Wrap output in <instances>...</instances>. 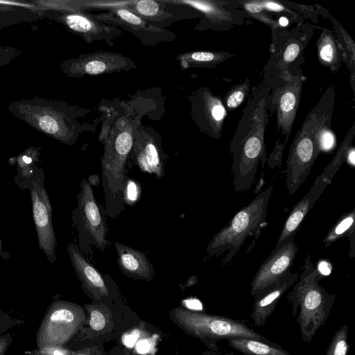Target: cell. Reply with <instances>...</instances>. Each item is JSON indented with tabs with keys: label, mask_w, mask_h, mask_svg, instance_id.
<instances>
[{
	"label": "cell",
	"mask_w": 355,
	"mask_h": 355,
	"mask_svg": "<svg viewBox=\"0 0 355 355\" xmlns=\"http://www.w3.org/2000/svg\"><path fill=\"white\" fill-rule=\"evenodd\" d=\"M268 105L265 91L254 89L230 144L233 184L236 192L245 191L252 186L259 162L263 167L267 161L264 132Z\"/></svg>",
	"instance_id": "cell-1"
},
{
	"label": "cell",
	"mask_w": 355,
	"mask_h": 355,
	"mask_svg": "<svg viewBox=\"0 0 355 355\" xmlns=\"http://www.w3.org/2000/svg\"><path fill=\"white\" fill-rule=\"evenodd\" d=\"M7 110L37 131L69 146L73 145L80 133L89 128L77 120L87 110L62 101L40 97L23 98L10 102Z\"/></svg>",
	"instance_id": "cell-2"
},
{
	"label": "cell",
	"mask_w": 355,
	"mask_h": 355,
	"mask_svg": "<svg viewBox=\"0 0 355 355\" xmlns=\"http://www.w3.org/2000/svg\"><path fill=\"white\" fill-rule=\"evenodd\" d=\"M320 279L308 253L303 271L287 296L293 316L299 311L297 322L302 339L306 343H310L318 329L327 322L335 301V295L328 293L319 284Z\"/></svg>",
	"instance_id": "cell-3"
},
{
	"label": "cell",
	"mask_w": 355,
	"mask_h": 355,
	"mask_svg": "<svg viewBox=\"0 0 355 355\" xmlns=\"http://www.w3.org/2000/svg\"><path fill=\"white\" fill-rule=\"evenodd\" d=\"M334 89L330 88L309 112L290 147L286 163V187L293 195L304 183L321 150L317 139L318 128L333 111Z\"/></svg>",
	"instance_id": "cell-4"
},
{
	"label": "cell",
	"mask_w": 355,
	"mask_h": 355,
	"mask_svg": "<svg viewBox=\"0 0 355 355\" xmlns=\"http://www.w3.org/2000/svg\"><path fill=\"white\" fill-rule=\"evenodd\" d=\"M272 189V186H270L260 192L214 236L207 247L209 257L226 252L222 263L229 264L247 238L255 234L267 224L268 205Z\"/></svg>",
	"instance_id": "cell-5"
},
{
	"label": "cell",
	"mask_w": 355,
	"mask_h": 355,
	"mask_svg": "<svg viewBox=\"0 0 355 355\" xmlns=\"http://www.w3.org/2000/svg\"><path fill=\"white\" fill-rule=\"evenodd\" d=\"M169 315L176 325L213 350H218L216 342L223 339L248 338L271 343L241 320L179 307L172 309Z\"/></svg>",
	"instance_id": "cell-6"
},
{
	"label": "cell",
	"mask_w": 355,
	"mask_h": 355,
	"mask_svg": "<svg viewBox=\"0 0 355 355\" xmlns=\"http://www.w3.org/2000/svg\"><path fill=\"white\" fill-rule=\"evenodd\" d=\"M105 214V208L95 199L92 186L83 179L71 221L72 228L78 232V246L83 254H90L92 247L104 251L112 245L107 239L108 227Z\"/></svg>",
	"instance_id": "cell-7"
},
{
	"label": "cell",
	"mask_w": 355,
	"mask_h": 355,
	"mask_svg": "<svg viewBox=\"0 0 355 355\" xmlns=\"http://www.w3.org/2000/svg\"><path fill=\"white\" fill-rule=\"evenodd\" d=\"M87 322L82 306L56 300L46 309L36 334L37 349L49 345L65 346Z\"/></svg>",
	"instance_id": "cell-8"
},
{
	"label": "cell",
	"mask_w": 355,
	"mask_h": 355,
	"mask_svg": "<svg viewBox=\"0 0 355 355\" xmlns=\"http://www.w3.org/2000/svg\"><path fill=\"white\" fill-rule=\"evenodd\" d=\"M354 135L352 129L341 143L331 162L316 178L309 191L293 207L283 226L275 248L282 246L294 240L305 216L313 208L327 187L331 182L334 175L345 159Z\"/></svg>",
	"instance_id": "cell-9"
},
{
	"label": "cell",
	"mask_w": 355,
	"mask_h": 355,
	"mask_svg": "<svg viewBox=\"0 0 355 355\" xmlns=\"http://www.w3.org/2000/svg\"><path fill=\"white\" fill-rule=\"evenodd\" d=\"M44 173L38 168L26 180L22 189L30 191L32 214L37 236L39 248L44 252L47 260L54 263L56 260L57 239L52 222V207L44 185Z\"/></svg>",
	"instance_id": "cell-10"
},
{
	"label": "cell",
	"mask_w": 355,
	"mask_h": 355,
	"mask_svg": "<svg viewBox=\"0 0 355 355\" xmlns=\"http://www.w3.org/2000/svg\"><path fill=\"white\" fill-rule=\"evenodd\" d=\"M62 71L69 78H79L86 75H99L137 68L128 57L105 51L79 55L67 59L60 64Z\"/></svg>",
	"instance_id": "cell-11"
},
{
	"label": "cell",
	"mask_w": 355,
	"mask_h": 355,
	"mask_svg": "<svg viewBox=\"0 0 355 355\" xmlns=\"http://www.w3.org/2000/svg\"><path fill=\"white\" fill-rule=\"evenodd\" d=\"M92 15L105 24L130 32L146 45H156L175 38L166 28L154 25L123 7Z\"/></svg>",
	"instance_id": "cell-12"
},
{
	"label": "cell",
	"mask_w": 355,
	"mask_h": 355,
	"mask_svg": "<svg viewBox=\"0 0 355 355\" xmlns=\"http://www.w3.org/2000/svg\"><path fill=\"white\" fill-rule=\"evenodd\" d=\"M128 159L139 169L157 179L164 175L166 155L159 135L139 123L134 130L132 146Z\"/></svg>",
	"instance_id": "cell-13"
},
{
	"label": "cell",
	"mask_w": 355,
	"mask_h": 355,
	"mask_svg": "<svg viewBox=\"0 0 355 355\" xmlns=\"http://www.w3.org/2000/svg\"><path fill=\"white\" fill-rule=\"evenodd\" d=\"M294 240L275 248L259 268L250 283V294L254 298L263 295L284 275L291 272L297 253Z\"/></svg>",
	"instance_id": "cell-14"
},
{
	"label": "cell",
	"mask_w": 355,
	"mask_h": 355,
	"mask_svg": "<svg viewBox=\"0 0 355 355\" xmlns=\"http://www.w3.org/2000/svg\"><path fill=\"white\" fill-rule=\"evenodd\" d=\"M53 12L51 15L53 19L89 44L98 41L112 46L122 33L121 28L105 24L85 11Z\"/></svg>",
	"instance_id": "cell-15"
},
{
	"label": "cell",
	"mask_w": 355,
	"mask_h": 355,
	"mask_svg": "<svg viewBox=\"0 0 355 355\" xmlns=\"http://www.w3.org/2000/svg\"><path fill=\"white\" fill-rule=\"evenodd\" d=\"M192 117L214 139L220 137L226 112L222 102L207 88H201L192 98Z\"/></svg>",
	"instance_id": "cell-16"
},
{
	"label": "cell",
	"mask_w": 355,
	"mask_h": 355,
	"mask_svg": "<svg viewBox=\"0 0 355 355\" xmlns=\"http://www.w3.org/2000/svg\"><path fill=\"white\" fill-rule=\"evenodd\" d=\"M286 83L276 91L277 126L286 136L284 144L289 137L300 104L302 83L298 76H289Z\"/></svg>",
	"instance_id": "cell-17"
},
{
	"label": "cell",
	"mask_w": 355,
	"mask_h": 355,
	"mask_svg": "<svg viewBox=\"0 0 355 355\" xmlns=\"http://www.w3.org/2000/svg\"><path fill=\"white\" fill-rule=\"evenodd\" d=\"M67 252L82 288L93 299L101 300L107 297L109 291L98 271L89 262L76 244L69 243Z\"/></svg>",
	"instance_id": "cell-18"
},
{
	"label": "cell",
	"mask_w": 355,
	"mask_h": 355,
	"mask_svg": "<svg viewBox=\"0 0 355 355\" xmlns=\"http://www.w3.org/2000/svg\"><path fill=\"white\" fill-rule=\"evenodd\" d=\"M299 277L298 272H288L263 295L254 298L251 318L256 327L263 325L273 313L281 297L293 286Z\"/></svg>",
	"instance_id": "cell-19"
},
{
	"label": "cell",
	"mask_w": 355,
	"mask_h": 355,
	"mask_svg": "<svg viewBox=\"0 0 355 355\" xmlns=\"http://www.w3.org/2000/svg\"><path fill=\"white\" fill-rule=\"evenodd\" d=\"M167 1H129L126 9L157 26H164L185 17L183 10L174 11Z\"/></svg>",
	"instance_id": "cell-20"
},
{
	"label": "cell",
	"mask_w": 355,
	"mask_h": 355,
	"mask_svg": "<svg viewBox=\"0 0 355 355\" xmlns=\"http://www.w3.org/2000/svg\"><path fill=\"white\" fill-rule=\"evenodd\" d=\"M114 247L118 254V266L125 276L148 282L153 279L154 266L146 253L117 241Z\"/></svg>",
	"instance_id": "cell-21"
},
{
	"label": "cell",
	"mask_w": 355,
	"mask_h": 355,
	"mask_svg": "<svg viewBox=\"0 0 355 355\" xmlns=\"http://www.w3.org/2000/svg\"><path fill=\"white\" fill-rule=\"evenodd\" d=\"M228 345L245 355H292L278 344L248 338L227 339Z\"/></svg>",
	"instance_id": "cell-22"
},
{
	"label": "cell",
	"mask_w": 355,
	"mask_h": 355,
	"mask_svg": "<svg viewBox=\"0 0 355 355\" xmlns=\"http://www.w3.org/2000/svg\"><path fill=\"white\" fill-rule=\"evenodd\" d=\"M231 55L220 52L193 51L180 54L176 59L182 69L213 67Z\"/></svg>",
	"instance_id": "cell-23"
},
{
	"label": "cell",
	"mask_w": 355,
	"mask_h": 355,
	"mask_svg": "<svg viewBox=\"0 0 355 355\" xmlns=\"http://www.w3.org/2000/svg\"><path fill=\"white\" fill-rule=\"evenodd\" d=\"M40 155V148L31 146L14 158V164L16 163L17 170L15 181L20 189H22L25 182L29 180L39 168L37 164Z\"/></svg>",
	"instance_id": "cell-24"
},
{
	"label": "cell",
	"mask_w": 355,
	"mask_h": 355,
	"mask_svg": "<svg viewBox=\"0 0 355 355\" xmlns=\"http://www.w3.org/2000/svg\"><path fill=\"white\" fill-rule=\"evenodd\" d=\"M355 209L343 214L329 230L323 239L324 247L330 246L333 243L343 236L349 237L355 233Z\"/></svg>",
	"instance_id": "cell-25"
},
{
	"label": "cell",
	"mask_w": 355,
	"mask_h": 355,
	"mask_svg": "<svg viewBox=\"0 0 355 355\" xmlns=\"http://www.w3.org/2000/svg\"><path fill=\"white\" fill-rule=\"evenodd\" d=\"M170 3L193 8L201 12L210 21L225 19V12L216 2L211 1H168Z\"/></svg>",
	"instance_id": "cell-26"
},
{
	"label": "cell",
	"mask_w": 355,
	"mask_h": 355,
	"mask_svg": "<svg viewBox=\"0 0 355 355\" xmlns=\"http://www.w3.org/2000/svg\"><path fill=\"white\" fill-rule=\"evenodd\" d=\"M318 50L320 60L326 65L332 66L337 62L338 51L331 34L325 33L321 36Z\"/></svg>",
	"instance_id": "cell-27"
},
{
	"label": "cell",
	"mask_w": 355,
	"mask_h": 355,
	"mask_svg": "<svg viewBox=\"0 0 355 355\" xmlns=\"http://www.w3.org/2000/svg\"><path fill=\"white\" fill-rule=\"evenodd\" d=\"M347 335L348 326L344 324L333 336L325 355H347L349 350Z\"/></svg>",
	"instance_id": "cell-28"
},
{
	"label": "cell",
	"mask_w": 355,
	"mask_h": 355,
	"mask_svg": "<svg viewBox=\"0 0 355 355\" xmlns=\"http://www.w3.org/2000/svg\"><path fill=\"white\" fill-rule=\"evenodd\" d=\"M88 312V323L92 329L100 331L107 327L109 318L98 306L85 305Z\"/></svg>",
	"instance_id": "cell-29"
},
{
	"label": "cell",
	"mask_w": 355,
	"mask_h": 355,
	"mask_svg": "<svg viewBox=\"0 0 355 355\" xmlns=\"http://www.w3.org/2000/svg\"><path fill=\"white\" fill-rule=\"evenodd\" d=\"M249 89V83H243L233 87L225 99V105L229 109L239 106L244 100Z\"/></svg>",
	"instance_id": "cell-30"
},
{
	"label": "cell",
	"mask_w": 355,
	"mask_h": 355,
	"mask_svg": "<svg viewBox=\"0 0 355 355\" xmlns=\"http://www.w3.org/2000/svg\"><path fill=\"white\" fill-rule=\"evenodd\" d=\"M141 195V187L135 180L127 178L123 192L124 204L132 206L137 203Z\"/></svg>",
	"instance_id": "cell-31"
},
{
	"label": "cell",
	"mask_w": 355,
	"mask_h": 355,
	"mask_svg": "<svg viewBox=\"0 0 355 355\" xmlns=\"http://www.w3.org/2000/svg\"><path fill=\"white\" fill-rule=\"evenodd\" d=\"M24 323V321L23 320L15 318L8 312L0 309V335Z\"/></svg>",
	"instance_id": "cell-32"
},
{
	"label": "cell",
	"mask_w": 355,
	"mask_h": 355,
	"mask_svg": "<svg viewBox=\"0 0 355 355\" xmlns=\"http://www.w3.org/2000/svg\"><path fill=\"white\" fill-rule=\"evenodd\" d=\"M21 53V52L15 48L0 46V67L10 64Z\"/></svg>",
	"instance_id": "cell-33"
},
{
	"label": "cell",
	"mask_w": 355,
	"mask_h": 355,
	"mask_svg": "<svg viewBox=\"0 0 355 355\" xmlns=\"http://www.w3.org/2000/svg\"><path fill=\"white\" fill-rule=\"evenodd\" d=\"M40 355H71L72 350L63 345H49L35 349Z\"/></svg>",
	"instance_id": "cell-34"
},
{
	"label": "cell",
	"mask_w": 355,
	"mask_h": 355,
	"mask_svg": "<svg viewBox=\"0 0 355 355\" xmlns=\"http://www.w3.org/2000/svg\"><path fill=\"white\" fill-rule=\"evenodd\" d=\"M300 46L297 43H291L286 48L284 53V60L291 62L294 60L300 53Z\"/></svg>",
	"instance_id": "cell-35"
},
{
	"label": "cell",
	"mask_w": 355,
	"mask_h": 355,
	"mask_svg": "<svg viewBox=\"0 0 355 355\" xmlns=\"http://www.w3.org/2000/svg\"><path fill=\"white\" fill-rule=\"evenodd\" d=\"M12 342V336L10 332L0 335V355H4Z\"/></svg>",
	"instance_id": "cell-36"
},
{
	"label": "cell",
	"mask_w": 355,
	"mask_h": 355,
	"mask_svg": "<svg viewBox=\"0 0 355 355\" xmlns=\"http://www.w3.org/2000/svg\"><path fill=\"white\" fill-rule=\"evenodd\" d=\"M263 8L272 12H282L285 10L284 7L277 2L272 1H260Z\"/></svg>",
	"instance_id": "cell-37"
},
{
	"label": "cell",
	"mask_w": 355,
	"mask_h": 355,
	"mask_svg": "<svg viewBox=\"0 0 355 355\" xmlns=\"http://www.w3.org/2000/svg\"><path fill=\"white\" fill-rule=\"evenodd\" d=\"M184 306L187 307V310L192 311H201L202 306L201 302L195 298L187 299L183 301Z\"/></svg>",
	"instance_id": "cell-38"
},
{
	"label": "cell",
	"mask_w": 355,
	"mask_h": 355,
	"mask_svg": "<svg viewBox=\"0 0 355 355\" xmlns=\"http://www.w3.org/2000/svg\"><path fill=\"white\" fill-rule=\"evenodd\" d=\"M245 8L252 14L259 13L263 8L260 1H248L244 3Z\"/></svg>",
	"instance_id": "cell-39"
},
{
	"label": "cell",
	"mask_w": 355,
	"mask_h": 355,
	"mask_svg": "<svg viewBox=\"0 0 355 355\" xmlns=\"http://www.w3.org/2000/svg\"><path fill=\"white\" fill-rule=\"evenodd\" d=\"M320 274L327 275L331 271V268H329V263L322 261L319 264L318 269H317Z\"/></svg>",
	"instance_id": "cell-40"
},
{
	"label": "cell",
	"mask_w": 355,
	"mask_h": 355,
	"mask_svg": "<svg viewBox=\"0 0 355 355\" xmlns=\"http://www.w3.org/2000/svg\"><path fill=\"white\" fill-rule=\"evenodd\" d=\"M354 147H349L347 150L346 158L347 159L348 163L350 164L352 166H354V158H355V153H354Z\"/></svg>",
	"instance_id": "cell-41"
},
{
	"label": "cell",
	"mask_w": 355,
	"mask_h": 355,
	"mask_svg": "<svg viewBox=\"0 0 355 355\" xmlns=\"http://www.w3.org/2000/svg\"><path fill=\"white\" fill-rule=\"evenodd\" d=\"M71 355H97V354L92 349L85 348L77 351H72Z\"/></svg>",
	"instance_id": "cell-42"
},
{
	"label": "cell",
	"mask_w": 355,
	"mask_h": 355,
	"mask_svg": "<svg viewBox=\"0 0 355 355\" xmlns=\"http://www.w3.org/2000/svg\"><path fill=\"white\" fill-rule=\"evenodd\" d=\"M279 24H280L282 26H286V25L288 24V19H287L286 17H282L279 19Z\"/></svg>",
	"instance_id": "cell-43"
},
{
	"label": "cell",
	"mask_w": 355,
	"mask_h": 355,
	"mask_svg": "<svg viewBox=\"0 0 355 355\" xmlns=\"http://www.w3.org/2000/svg\"><path fill=\"white\" fill-rule=\"evenodd\" d=\"M25 354H26V355H40V354H38L35 352V349H31V350H28V351H26V352H25Z\"/></svg>",
	"instance_id": "cell-44"
},
{
	"label": "cell",
	"mask_w": 355,
	"mask_h": 355,
	"mask_svg": "<svg viewBox=\"0 0 355 355\" xmlns=\"http://www.w3.org/2000/svg\"><path fill=\"white\" fill-rule=\"evenodd\" d=\"M2 240L0 238V257H3V254L4 253L3 252V245H2Z\"/></svg>",
	"instance_id": "cell-45"
}]
</instances>
